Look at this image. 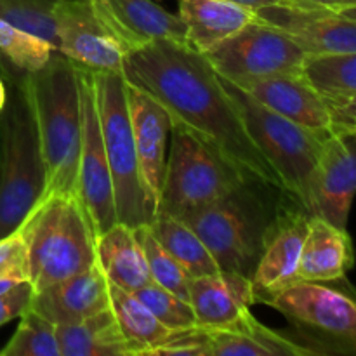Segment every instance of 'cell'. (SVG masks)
I'll use <instances>...</instances> for the list:
<instances>
[{
	"instance_id": "cell-1",
	"label": "cell",
	"mask_w": 356,
	"mask_h": 356,
	"mask_svg": "<svg viewBox=\"0 0 356 356\" xmlns=\"http://www.w3.org/2000/svg\"><path fill=\"white\" fill-rule=\"evenodd\" d=\"M124 76L152 94L191 134L218 152L245 179L287 193L284 181L250 138L219 73L186 42L153 40L129 51Z\"/></svg>"
},
{
	"instance_id": "cell-2",
	"label": "cell",
	"mask_w": 356,
	"mask_h": 356,
	"mask_svg": "<svg viewBox=\"0 0 356 356\" xmlns=\"http://www.w3.org/2000/svg\"><path fill=\"white\" fill-rule=\"evenodd\" d=\"M7 99L0 111V238L16 232L45 193V163L28 72L0 58Z\"/></svg>"
},
{
	"instance_id": "cell-3",
	"label": "cell",
	"mask_w": 356,
	"mask_h": 356,
	"mask_svg": "<svg viewBox=\"0 0 356 356\" xmlns=\"http://www.w3.org/2000/svg\"><path fill=\"white\" fill-rule=\"evenodd\" d=\"M28 82L45 163V193L42 200L52 195L76 197L82 143L79 66L54 51L42 68L28 72Z\"/></svg>"
},
{
	"instance_id": "cell-4",
	"label": "cell",
	"mask_w": 356,
	"mask_h": 356,
	"mask_svg": "<svg viewBox=\"0 0 356 356\" xmlns=\"http://www.w3.org/2000/svg\"><path fill=\"white\" fill-rule=\"evenodd\" d=\"M287 198L291 197L277 188L245 181L183 221L204 240L219 270L250 278L259 261L268 228Z\"/></svg>"
},
{
	"instance_id": "cell-5",
	"label": "cell",
	"mask_w": 356,
	"mask_h": 356,
	"mask_svg": "<svg viewBox=\"0 0 356 356\" xmlns=\"http://www.w3.org/2000/svg\"><path fill=\"white\" fill-rule=\"evenodd\" d=\"M21 226L33 292L96 264V235L75 195L44 198Z\"/></svg>"
},
{
	"instance_id": "cell-6",
	"label": "cell",
	"mask_w": 356,
	"mask_h": 356,
	"mask_svg": "<svg viewBox=\"0 0 356 356\" xmlns=\"http://www.w3.org/2000/svg\"><path fill=\"white\" fill-rule=\"evenodd\" d=\"M245 177L181 124L170 129L156 212L184 219L228 195Z\"/></svg>"
},
{
	"instance_id": "cell-7",
	"label": "cell",
	"mask_w": 356,
	"mask_h": 356,
	"mask_svg": "<svg viewBox=\"0 0 356 356\" xmlns=\"http://www.w3.org/2000/svg\"><path fill=\"white\" fill-rule=\"evenodd\" d=\"M221 76V75H219ZM257 148L284 181L287 193L306 211L308 188L323 141L330 134L306 129L261 104L232 80L222 79ZM308 212V211H306Z\"/></svg>"
},
{
	"instance_id": "cell-8",
	"label": "cell",
	"mask_w": 356,
	"mask_h": 356,
	"mask_svg": "<svg viewBox=\"0 0 356 356\" xmlns=\"http://www.w3.org/2000/svg\"><path fill=\"white\" fill-rule=\"evenodd\" d=\"M101 136L113 181L118 222L138 228L152 221L139 174L124 73L92 72Z\"/></svg>"
},
{
	"instance_id": "cell-9",
	"label": "cell",
	"mask_w": 356,
	"mask_h": 356,
	"mask_svg": "<svg viewBox=\"0 0 356 356\" xmlns=\"http://www.w3.org/2000/svg\"><path fill=\"white\" fill-rule=\"evenodd\" d=\"M318 353L356 355V294L330 282L299 280L268 299Z\"/></svg>"
},
{
	"instance_id": "cell-10",
	"label": "cell",
	"mask_w": 356,
	"mask_h": 356,
	"mask_svg": "<svg viewBox=\"0 0 356 356\" xmlns=\"http://www.w3.org/2000/svg\"><path fill=\"white\" fill-rule=\"evenodd\" d=\"M204 56L222 79L243 82L302 73L308 54L280 28L256 17Z\"/></svg>"
},
{
	"instance_id": "cell-11",
	"label": "cell",
	"mask_w": 356,
	"mask_h": 356,
	"mask_svg": "<svg viewBox=\"0 0 356 356\" xmlns=\"http://www.w3.org/2000/svg\"><path fill=\"white\" fill-rule=\"evenodd\" d=\"M79 66L82 99V143H80L76 198L86 211L94 235H101L118 222L115 209L113 181L101 136L92 70Z\"/></svg>"
},
{
	"instance_id": "cell-12",
	"label": "cell",
	"mask_w": 356,
	"mask_h": 356,
	"mask_svg": "<svg viewBox=\"0 0 356 356\" xmlns=\"http://www.w3.org/2000/svg\"><path fill=\"white\" fill-rule=\"evenodd\" d=\"M308 221V212L292 198L280 205L268 228L259 261L250 277L256 302L264 305L275 294L299 282L298 268Z\"/></svg>"
},
{
	"instance_id": "cell-13",
	"label": "cell",
	"mask_w": 356,
	"mask_h": 356,
	"mask_svg": "<svg viewBox=\"0 0 356 356\" xmlns=\"http://www.w3.org/2000/svg\"><path fill=\"white\" fill-rule=\"evenodd\" d=\"M52 16L63 56L92 72H124L127 52L101 23L89 0H58Z\"/></svg>"
},
{
	"instance_id": "cell-14",
	"label": "cell",
	"mask_w": 356,
	"mask_h": 356,
	"mask_svg": "<svg viewBox=\"0 0 356 356\" xmlns=\"http://www.w3.org/2000/svg\"><path fill=\"white\" fill-rule=\"evenodd\" d=\"M356 195V138L330 132L322 146L308 188L309 216L348 229Z\"/></svg>"
},
{
	"instance_id": "cell-15",
	"label": "cell",
	"mask_w": 356,
	"mask_h": 356,
	"mask_svg": "<svg viewBox=\"0 0 356 356\" xmlns=\"http://www.w3.org/2000/svg\"><path fill=\"white\" fill-rule=\"evenodd\" d=\"M261 21L280 28L308 56L356 51V21L315 6H268L256 9Z\"/></svg>"
},
{
	"instance_id": "cell-16",
	"label": "cell",
	"mask_w": 356,
	"mask_h": 356,
	"mask_svg": "<svg viewBox=\"0 0 356 356\" xmlns=\"http://www.w3.org/2000/svg\"><path fill=\"white\" fill-rule=\"evenodd\" d=\"M125 83L141 184L153 219L159 209L160 186L167 160V139L170 138L172 120L169 111L152 94L127 79Z\"/></svg>"
},
{
	"instance_id": "cell-17",
	"label": "cell",
	"mask_w": 356,
	"mask_h": 356,
	"mask_svg": "<svg viewBox=\"0 0 356 356\" xmlns=\"http://www.w3.org/2000/svg\"><path fill=\"white\" fill-rule=\"evenodd\" d=\"M101 23L124 47L134 51L153 40L186 42V26L153 0H89Z\"/></svg>"
},
{
	"instance_id": "cell-18",
	"label": "cell",
	"mask_w": 356,
	"mask_h": 356,
	"mask_svg": "<svg viewBox=\"0 0 356 356\" xmlns=\"http://www.w3.org/2000/svg\"><path fill=\"white\" fill-rule=\"evenodd\" d=\"M233 83L242 87L247 94L271 111L302 127L320 134L332 132L329 103L322 94L316 92L315 87L305 79L302 73H280Z\"/></svg>"
},
{
	"instance_id": "cell-19",
	"label": "cell",
	"mask_w": 356,
	"mask_h": 356,
	"mask_svg": "<svg viewBox=\"0 0 356 356\" xmlns=\"http://www.w3.org/2000/svg\"><path fill=\"white\" fill-rule=\"evenodd\" d=\"M30 308L54 325L79 322L110 308L108 280L99 264L33 292Z\"/></svg>"
},
{
	"instance_id": "cell-20",
	"label": "cell",
	"mask_w": 356,
	"mask_h": 356,
	"mask_svg": "<svg viewBox=\"0 0 356 356\" xmlns=\"http://www.w3.org/2000/svg\"><path fill=\"white\" fill-rule=\"evenodd\" d=\"M188 291L197 325L200 327L228 325L256 305L250 278L235 271L219 270L190 278Z\"/></svg>"
},
{
	"instance_id": "cell-21",
	"label": "cell",
	"mask_w": 356,
	"mask_h": 356,
	"mask_svg": "<svg viewBox=\"0 0 356 356\" xmlns=\"http://www.w3.org/2000/svg\"><path fill=\"white\" fill-rule=\"evenodd\" d=\"M355 264V249L348 229L309 216L302 243L298 278L305 282H341Z\"/></svg>"
},
{
	"instance_id": "cell-22",
	"label": "cell",
	"mask_w": 356,
	"mask_h": 356,
	"mask_svg": "<svg viewBox=\"0 0 356 356\" xmlns=\"http://www.w3.org/2000/svg\"><path fill=\"white\" fill-rule=\"evenodd\" d=\"M211 356H306L316 355L309 346L268 329L245 313L221 327H204Z\"/></svg>"
},
{
	"instance_id": "cell-23",
	"label": "cell",
	"mask_w": 356,
	"mask_h": 356,
	"mask_svg": "<svg viewBox=\"0 0 356 356\" xmlns=\"http://www.w3.org/2000/svg\"><path fill=\"white\" fill-rule=\"evenodd\" d=\"M186 44L205 54L256 19V10L228 0H179Z\"/></svg>"
},
{
	"instance_id": "cell-24",
	"label": "cell",
	"mask_w": 356,
	"mask_h": 356,
	"mask_svg": "<svg viewBox=\"0 0 356 356\" xmlns=\"http://www.w3.org/2000/svg\"><path fill=\"white\" fill-rule=\"evenodd\" d=\"M96 261L110 284L129 292L153 282L136 228L124 222H115L96 236Z\"/></svg>"
},
{
	"instance_id": "cell-25",
	"label": "cell",
	"mask_w": 356,
	"mask_h": 356,
	"mask_svg": "<svg viewBox=\"0 0 356 356\" xmlns=\"http://www.w3.org/2000/svg\"><path fill=\"white\" fill-rule=\"evenodd\" d=\"M61 356H138L111 308L65 325H56Z\"/></svg>"
},
{
	"instance_id": "cell-26",
	"label": "cell",
	"mask_w": 356,
	"mask_h": 356,
	"mask_svg": "<svg viewBox=\"0 0 356 356\" xmlns=\"http://www.w3.org/2000/svg\"><path fill=\"white\" fill-rule=\"evenodd\" d=\"M148 228L156 242L186 270L188 277H204L219 271L218 263L205 247L204 240L183 219L156 212Z\"/></svg>"
},
{
	"instance_id": "cell-27",
	"label": "cell",
	"mask_w": 356,
	"mask_h": 356,
	"mask_svg": "<svg viewBox=\"0 0 356 356\" xmlns=\"http://www.w3.org/2000/svg\"><path fill=\"white\" fill-rule=\"evenodd\" d=\"M110 292V308L117 318L118 327L124 336L134 344L138 356H148L153 348L162 344L170 330L155 318L145 302L125 289L108 282Z\"/></svg>"
},
{
	"instance_id": "cell-28",
	"label": "cell",
	"mask_w": 356,
	"mask_h": 356,
	"mask_svg": "<svg viewBox=\"0 0 356 356\" xmlns=\"http://www.w3.org/2000/svg\"><path fill=\"white\" fill-rule=\"evenodd\" d=\"M302 75L327 103L356 97V51L306 56Z\"/></svg>"
},
{
	"instance_id": "cell-29",
	"label": "cell",
	"mask_w": 356,
	"mask_h": 356,
	"mask_svg": "<svg viewBox=\"0 0 356 356\" xmlns=\"http://www.w3.org/2000/svg\"><path fill=\"white\" fill-rule=\"evenodd\" d=\"M9 343L0 350L2 356H61L56 325L28 308Z\"/></svg>"
},
{
	"instance_id": "cell-30",
	"label": "cell",
	"mask_w": 356,
	"mask_h": 356,
	"mask_svg": "<svg viewBox=\"0 0 356 356\" xmlns=\"http://www.w3.org/2000/svg\"><path fill=\"white\" fill-rule=\"evenodd\" d=\"M58 0H0V17L17 30L42 38L58 51L52 10Z\"/></svg>"
},
{
	"instance_id": "cell-31",
	"label": "cell",
	"mask_w": 356,
	"mask_h": 356,
	"mask_svg": "<svg viewBox=\"0 0 356 356\" xmlns=\"http://www.w3.org/2000/svg\"><path fill=\"white\" fill-rule=\"evenodd\" d=\"M136 233H138V238L141 242L143 250H145L152 280L159 284L160 287L190 301V291H188L190 277H188L186 270L156 242V238L149 232L148 225L138 226Z\"/></svg>"
},
{
	"instance_id": "cell-32",
	"label": "cell",
	"mask_w": 356,
	"mask_h": 356,
	"mask_svg": "<svg viewBox=\"0 0 356 356\" xmlns=\"http://www.w3.org/2000/svg\"><path fill=\"white\" fill-rule=\"evenodd\" d=\"M56 49L42 38L17 30L0 17V58L26 72L42 68Z\"/></svg>"
},
{
	"instance_id": "cell-33",
	"label": "cell",
	"mask_w": 356,
	"mask_h": 356,
	"mask_svg": "<svg viewBox=\"0 0 356 356\" xmlns=\"http://www.w3.org/2000/svg\"><path fill=\"white\" fill-rule=\"evenodd\" d=\"M134 294L145 302V306L155 315V318L169 330H183L197 325V318H195L190 301L160 287L155 282L145 285Z\"/></svg>"
},
{
	"instance_id": "cell-34",
	"label": "cell",
	"mask_w": 356,
	"mask_h": 356,
	"mask_svg": "<svg viewBox=\"0 0 356 356\" xmlns=\"http://www.w3.org/2000/svg\"><path fill=\"white\" fill-rule=\"evenodd\" d=\"M0 280L30 282L28 243L23 226L0 238Z\"/></svg>"
},
{
	"instance_id": "cell-35",
	"label": "cell",
	"mask_w": 356,
	"mask_h": 356,
	"mask_svg": "<svg viewBox=\"0 0 356 356\" xmlns=\"http://www.w3.org/2000/svg\"><path fill=\"white\" fill-rule=\"evenodd\" d=\"M211 356L204 327L195 325L183 330H170L162 344L153 348L148 356Z\"/></svg>"
},
{
	"instance_id": "cell-36",
	"label": "cell",
	"mask_w": 356,
	"mask_h": 356,
	"mask_svg": "<svg viewBox=\"0 0 356 356\" xmlns=\"http://www.w3.org/2000/svg\"><path fill=\"white\" fill-rule=\"evenodd\" d=\"M33 287L30 282H19L9 292L0 296V327L14 318H19L30 308Z\"/></svg>"
},
{
	"instance_id": "cell-37",
	"label": "cell",
	"mask_w": 356,
	"mask_h": 356,
	"mask_svg": "<svg viewBox=\"0 0 356 356\" xmlns=\"http://www.w3.org/2000/svg\"><path fill=\"white\" fill-rule=\"evenodd\" d=\"M330 131L356 138V97L329 103Z\"/></svg>"
},
{
	"instance_id": "cell-38",
	"label": "cell",
	"mask_w": 356,
	"mask_h": 356,
	"mask_svg": "<svg viewBox=\"0 0 356 356\" xmlns=\"http://www.w3.org/2000/svg\"><path fill=\"white\" fill-rule=\"evenodd\" d=\"M305 6H315V7H323V9L330 10H339L350 9V7H356V0H299Z\"/></svg>"
},
{
	"instance_id": "cell-39",
	"label": "cell",
	"mask_w": 356,
	"mask_h": 356,
	"mask_svg": "<svg viewBox=\"0 0 356 356\" xmlns=\"http://www.w3.org/2000/svg\"><path fill=\"white\" fill-rule=\"evenodd\" d=\"M228 2L238 3V6L250 7V9H261L268 6H305L299 0H228Z\"/></svg>"
},
{
	"instance_id": "cell-40",
	"label": "cell",
	"mask_w": 356,
	"mask_h": 356,
	"mask_svg": "<svg viewBox=\"0 0 356 356\" xmlns=\"http://www.w3.org/2000/svg\"><path fill=\"white\" fill-rule=\"evenodd\" d=\"M6 99H7V87H6V82H3L2 73H0V111H2L3 104H6Z\"/></svg>"
},
{
	"instance_id": "cell-41",
	"label": "cell",
	"mask_w": 356,
	"mask_h": 356,
	"mask_svg": "<svg viewBox=\"0 0 356 356\" xmlns=\"http://www.w3.org/2000/svg\"><path fill=\"white\" fill-rule=\"evenodd\" d=\"M16 284H19V282H16V280H0V296L6 294V292H9L10 289H13Z\"/></svg>"
},
{
	"instance_id": "cell-42",
	"label": "cell",
	"mask_w": 356,
	"mask_h": 356,
	"mask_svg": "<svg viewBox=\"0 0 356 356\" xmlns=\"http://www.w3.org/2000/svg\"><path fill=\"white\" fill-rule=\"evenodd\" d=\"M339 14H343V16H346V17H350V19L356 21V7H350V9L339 10Z\"/></svg>"
}]
</instances>
